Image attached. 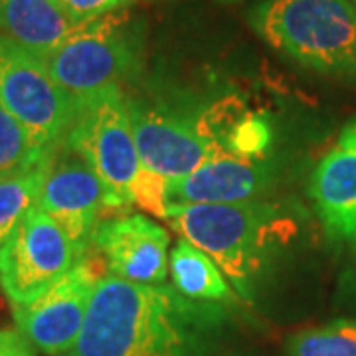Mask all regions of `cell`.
<instances>
[{
  "mask_svg": "<svg viewBox=\"0 0 356 356\" xmlns=\"http://www.w3.org/2000/svg\"><path fill=\"white\" fill-rule=\"evenodd\" d=\"M220 307L194 303L170 285L105 273L74 346L62 356H198Z\"/></svg>",
  "mask_w": 356,
  "mask_h": 356,
  "instance_id": "6da1fadb",
  "label": "cell"
},
{
  "mask_svg": "<svg viewBox=\"0 0 356 356\" xmlns=\"http://www.w3.org/2000/svg\"><path fill=\"white\" fill-rule=\"evenodd\" d=\"M165 220L182 240L210 255L245 299H252L259 277L297 234L295 220L264 200L168 206Z\"/></svg>",
  "mask_w": 356,
  "mask_h": 356,
  "instance_id": "7a4b0ae2",
  "label": "cell"
},
{
  "mask_svg": "<svg viewBox=\"0 0 356 356\" xmlns=\"http://www.w3.org/2000/svg\"><path fill=\"white\" fill-rule=\"evenodd\" d=\"M248 22L287 60L356 83V8L350 0H257Z\"/></svg>",
  "mask_w": 356,
  "mask_h": 356,
  "instance_id": "3957f363",
  "label": "cell"
},
{
  "mask_svg": "<svg viewBox=\"0 0 356 356\" xmlns=\"http://www.w3.org/2000/svg\"><path fill=\"white\" fill-rule=\"evenodd\" d=\"M64 140L76 147L105 186L125 204H137L156 218L166 216V180L140 161L125 89L115 88L77 103Z\"/></svg>",
  "mask_w": 356,
  "mask_h": 356,
  "instance_id": "277c9868",
  "label": "cell"
},
{
  "mask_svg": "<svg viewBox=\"0 0 356 356\" xmlns=\"http://www.w3.org/2000/svg\"><path fill=\"white\" fill-rule=\"evenodd\" d=\"M143 56L145 22L125 8L79 24L42 62L77 105L109 89H123L140 72Z\"/></svg>",
  "mask_w": 356,
  "mask_h": 356,
  "instance_id": "5b68a950",
  "label": "cell"
},
{
  "mask_svg": "<svg viewBox=\"0 0 356 356\" xmlns=\"http://www.w3.org/2000/svg\"><path fill=\"white\" fill-rule=\"evenodd\" d=\"M38 208L62 226L83 257L97 226L127 206L105 186L88 159L62 140L46 159Z\"/></svg>",
  "mask_w": 356,
  "mask_h": 356,
  "instance_id": "8992f818",
  "label": "cell"
},
{
  "mask_svg": "<svg viewBox=\"0 0 356 356\" xmlns=\"http://www.w3.org/2000/svg\"><path fill=\"white\" fill-rule=\"evenodd\" d=\"M0 105L22 123L44 151L64 140L77 105L46 64L0 34Z\"/></svg>",
  "mask_w": 356,
  "mask_h": 356,
  "instance_id": "52a82bcc",
  "label": "cell"
},
{
  "mask_svg": "<svg viewBox=\"0 0 356 356\" xmlns=\"http://www.w3.org/2000/svg\"><path fill=\"white\" fill-rule=\"evenodd\" d=\"M79 259L62 226L36 206L0 248V287L13 307L26 305L62 280Z\"/></svg>",
  "mask_w": 356,
  "mask_h": 356,
  "instance_id": "ba28073f",
  "label": "cell"
},
{
  "mask_svg": "<svg viewBox=\"0 0 356 356\" xmlns=\"http://www.w3.org/2000/svg\"><path fill=\"white\" fill-rule=\"evenodd\" d=\"M103 267L102 257L89 250L62 280L34 301L13 307L16 329L24 332L36 350L62 356L74 346L88 317L97 281L107 273Z\"/></svg>",
  "mask_w": 356,
  "mask_h": 356,
  "instance_id": "9c48e42d",
  "label": "cell"
},
{
  "mask_svg": "<svg viewBox=\"0 0 356 356\" xmlns=\"http://www.w3.org/2000/svg\"><path fill=\"white\" fill-rule=\"evenodd\" d=\"M129 113L140 161L166 182L188 177L218 156L198 119H188L168 109L129 99Z\"/></svg>",
  "mask_w": 356,
  "mask_h": 356,
  "instance_id": "30bf717a",
  "label": "cell"
},
{
  "mask_svg": "<svg viewBox=\"0 0 356 356\" xmlns=\"http://www.w3.org/2000/svg\"><path fill=\"white\" fill-rule=\"evenodd\" d=\"M170 236L145 214H115L93 234L91 250L113 277L139 285H165Z\"/></svg>",
  "mask_w": 356,
  "mask_h": 356,
  "instance_id": "8fae6325",
  "label": "cell"
},
{
  "mask_svg": "<svg viewBox=\"0 0 356 356\" xmlns=\"http://www.w3.org/2000/svg\"><path fill=\"white\" fill-rule=\"evenodd\" d=\"M309 194L327 236L356 248V119L313 168Z\"/></svg>",
  "mask_w": 356,
  "mask_h": 356,
  "instance_id": "7c38bea8",
  "label": "cell"
},
{
  "mask_svg": "<svg viewBox=\"0 0 356 356\" xmlns=\"http://www.w3.org/2000/svg\"><path fill=\"white\" fill-rule=\"evenodd\" d=\"M267 159L218 154L188 177L166 182V208L186 204H242L269 191Z\"/></svg>",
  "mask_w": 356,
  "mask_h": 356,
  "instance_id": "4fadbf2b",
  "label": "cell"
},
{
  "mask_svg": "<svg viewBox=\"0 0 356 356\" xmlns=\"http://www.w3.org/2000/svg\"><path fill=\"white\" fill-rule=\"evenodd\" d=\"M77 26L62 0H0V34L40 60Z\"/></svg>",
  "mask_w": 356,
  "mask_h": 356,
  "instance_id": "5bb4252c",
  "label": "cell"
},
{
  "mask_svg": "<svg viewBox=\"0 0 356 356\" xmlns=\"http://www.w3.org/2000/svg\"><path fill=\"white\" fill-rule=\"evenodd\" d=\"M243 103L228 97L198 119V127L214 145L218 154L267 159L271 131L259 115L250 113Z\"/></svg>",
  "mask_w": 356,
  "mask_h": 356,
  "instance_id": "9a60e30c",
  "label": "cell"
},
{
  "mask_svg": "<svg viewBox=\"0 0 356 356\" xmlns=\"http://www.w3.org/2000/svg\"><path fill=\"white\" fill-rule=\"evenodd\" d=\"M168 277L172 287L194 303L220 307L238 301L236 289L216 261L182 238L168 257Z\"/></svg>",
  "mask_w": 356,
  "mask_h": 356,
  "instance_id": "2e32d148",
  "label": "cell"
},
{
  "mask_svg": "<svg viewBox=\"0 0 356 356\" xmlns=\"http://www.w3.org/2000/svg\"><path fill=\"white\" fill-rule=\"evenodd\" d=\"M44 165L22 175L0 177V248L18 228L26 214L38 206Z\"/></svg>",
  "mask_w": 356,
  "mask_h": 356,
  "instance_id": "e0dca14e",
  "label": "cell"
},
{
  "mask_svg": "<svg viewBox=\"0 0 356 356\" xmlns=\"http://www.w3.org/2000/svg\"><path fill=\"white\" fill-rule=\"evenodd\" d=\"M34 137L0 105V177H14L34 170L48 159Z\"/></svg>",
  "mask_w": 356,
  "mask_h": 356,
  "instance_id": "ac0fdd59",
  "label": "cell"
},
{
  "mask_svg": "<svg viewBox=\"0 0 356 356\" xmlns=\"http://www.w3.org/2000/svg\"><path fill=\"white\" fill-rule=\"evenodd\" d=\"M289 356H356V321H332L295 334Z\"/></svg>",
  "mask_w": 356,
  "mask_h": 356,
  "instance_id": "d6986e66",
  "label": "cell"
},
{
  "mask_svg": "<svg viewBox=\"0 0 356 356\" xmlns=\"http://www.w3.org/2000/svg\"><path fill=\"white\" fill-rule=\"evenodd\" d=\"M137 0H62L65 10L77 24H86L107 14L131 8Z\"/></svg>",
  "mask_w": 356,
  "mask_h": 356,
  "instance_id": "ffe728a7",
  "label": "cell"
},
{
  "mask_svg": "<svg viewBox=\"0 0 356 356\" xmlns=\"http://www.w3.org/2000/svg\"><path fill=\"white\" fill-rule=\"evenodd\" d=\"M0 356H38L20 329H0Z\"/></svg>",
  "mask_w": 356,
  "mask_h": 356,
  "instance_id": "44dd1931",
  "label": "cell"
},
{
  "mask_svg": "<svg viewBox=\"0 0 356 356\" xmlns=\"http://www.w3.org/2000/svg\"><path fill=\"white\" fill-rule=\"evenodd\" d=\"M218 2H226L228 4V2H238V0H218Z\"/></svg>",
  "mask_w": 356,
  "mask_h": 356,
  "instance_id": "7402d4cb",
  "label": "cell"
},
{
  "mask_svg": "<svg viewBox=\"0 0 356 356\" xmlns=\"http://www.w3.org/2000/svg\"><path fill=\"white\" fill-rule=\"evenodd\" d=\"M350 2H353V4H355V8H356V0H350Z\"/></svg>",
  "mask_w": 356,
  "mask_h": 356,
  "instance_id": "603a6c76",
  "label": "cell"
}]
</instances>
